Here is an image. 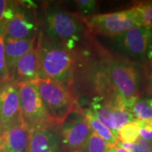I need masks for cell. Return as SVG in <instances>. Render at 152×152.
<instances>
[{"label": "cell", "mask_w": 152, "mask_h": 152, "mask_svg": "<svg viewBox=\"0 0 152 152\" xmlns=\"http://www.w3.org/2000/svg\"><path fill=\"white\" fill-rule=\"evenodd\" d=\"M77 8L83 14H91L94 10L96 1L93 0H78L75 1Z\"/></svg>", "instance_id": "obj_23"}, {"label": "cell", "mask_w": 152, "mask_h": 152, "mask_svg": "<svg viewBox=\"0 0 152 152\" xmlns=\"http://www.w3.org/2000/svg\"><path fill=\"white\" fill-rule=\"evenodd\" d=\"M30 129L23 119L0 127V151L29 152Z\"/></svg>", "instance_id": "obj_9"}, {"label": "cell", "mask_w": 152, "mask_h": 152, "mask_svg": "<svg viewBox=\"0 0 152 152\" xmlns=\"http://www.w3.org/2000/svg\"><path fill=\"white\" fill-rule=\"evenodd\" d=\"M53 127H42L30 130L29 152H58L60 135Z\"/></svg>", "instance_id": "obj_13"}, {"label": "cell", "mask_w": 152, "mask_h": 152, "mask_svg": "<svg viewBox=\"0 0 152 152\" xmlns=\"http://www.w3.org/2000/svg\"><path fill=\"white\" fill-rule=\"evenodd\" d=\"M140 137V127L136 122L123 125L118 132V140L123 143H135Z\"/></svg>", "instance_id": "obj_18"}, {"label": "cell", "mask_w": 152, "mask_h": 152, "mask_svg": "<svg viewBox=\"0 0 152 152\" xmlns=\"http://www.w3.org/2000/svg\"><path fill=\"white\" fill-rule=\"evenodd\" d=\"M148 57H149L150 62H151L152 64V45L150 46L149 49H148Z\"/></svg>", "instance_id": "obj_28"}, {"label": "cell", "mask_w": 152, "mask_h": 152, "mask_svg": "<svg viewBox=\"0 0 152 152\" xmlns=\"http://www.w3.org/2000/svg\"><path fill=\"white\" fill-rule=\"evenodd\" d=\"M140 127V137L147 140H152V120L148 121H136Z\"/></svg>", "instance_id": "obj_22"}, {"label": "cell", "mask_w": 152, "mask_h": 152, "mask_svg": "<svg viewBox=\"0 0 152 152\" xmlns=\"http://www.w3.org/2000/svg\"><path fill=\"white\" fill-rule=\"evenodd\" d=\"M116 37L125 52L135 57L143 56L152 45V31L142 26H134Z\"/></svg>", "instance_id": "obj_11"}, {"label": "cell", "mask_w": 152, "mask_h": 152, "mask_svg": "<svg viewBox=\"0 0 152 152\" xmlns=\"http://www.w3.org/2000/svg\"><path fill=\"white\" fill-rule=\"evenodd\" d=\"M22 118L18 85L12 80L0 84V127Z\"/></svg>", "instance_id": "obj_10"}, {"label": "cell", "mask_w": 152, "mask_h": 152, "mask_svg": "<svg viewBox=\"0 0 152 152\" xmlns=\"http://www.w3.org/2000/svg\"><path fill=\"white\" fill-rule=\"evenodd\" d=\"M39 78H46L66 87L71 83L75 61L71 49L40 35L37 45Z\"/></svg>", "instance_id": "obj_1"}, {"label": "cell", "mask_w": 152, "mask_h": 152, "mask_svg": "<svg viewBox=\"0 0 152 152\" xmlns=\"http://www.w3.org/2000/svg\"><path fill=\"white\" fill-rule=\"evenodd\" d=\"M36 38L30 39H5V57L9 74L20 57L35 47Z\"/></svg>", "instance_id": "obj_14"}, {"label": "cell", "mask_w": 152, "mask_h": 152, "mask_svg": "<svg viewBox=\"0 0 152 152\" xmlns=\"http://www.w3.org/2000/svg\"><path fill=\"white\" fill-rule=\"evenodd\" d=\"M11 1H5V0H0V24L2 23L4 19L5 18L6 13Z\"/></svg>", "instance_id": "obj_25"}, {"label": "cell", "mask_w": 152, "mask_h": 152, "mask_svg": "<svg viewBox=\"0 0 152 152\" xmlns=\"http://www.w3.org/2000/svg\"><path fill=\"white\" fill-rule=\"evenodd\" d=\"M151 87H152V72H151Z\"/></svg>", "instance_id": "obj_30"}, {"label": "cell", "mask_w": 152, "mask_h": 152, "mask_svg": "<svg viewBox=\"0 0 152 152\" xmlns=\"http://www.w3.org/2000/svg\"><path fill=\"white\" fill-rule=\"evenodd\" d=\"M61 125L64 145L71 152L80 151L92 132L84 113L73 111Z\"/></svg>", "instance_id": "obj_8"}, {"label": "cell", "mask_w": 152, "mask_h": 152, "mask_svg": "<svg viewBox=\"0 0 152 152\" xmlns=\"http://www.w3.org/2000/svg\"><path fill=\"white\" fill-rule=\"evenodd\" d=\"M149 144H150V145H151V147L152 148V140H151V141L149 142Z\"/></svg>", "instance_id": "obj_29"}, {"label": "cell", "mask_w": 152, "mask_h": 152, "mask_svg": "<svg viewBox=\"0 0 152 152\" xmlns=\"http://www.w3.org/2000/svg\"><path fill=\"white\" fill-rule=\"evenodd\" d=\"M113 104L102 96H96L91 103V111L99 122L112 132L118 140V134L114 130L112 109Z\"/></svg>", "instance_id": "obj_15"}, {"label": "cell", "mask_w": 152, "mask_h": 152, "mask_svg": "<svg viewBox=\"0 0 152 152\" xmlns=\"http://www.w3.org/2000/svg\"><path fill=\"white\" fill-rule=\"evenodd\" d=\"M109 73L118 94L120 103L126 109H130L139 100L135 71L130 66L114 62L110 65Z\"/></svg>", "instance_id": "obj_7"}, {"label": "cell", "mask_w": 152, "mask_h": 152, "mask_svg": "<svg viewBox=\"0 0 152 152\" xmlns=\"http://www.w3.org/2000/svg\"><path fill=\"white\" fill-rule=\"evenodd\" d=\"M21 115L30 129L56 126L47 111L34 82L18 85Z\"/></svg>", "instance_id": "obj_4"}, {"label": "cell", "mask_w": 152, "mask_h": 152, "mask_svg": "<svg viewBox=\"0 0 152 152\" xmlns=\"http://www.w3.org/2000/svg\"><path fill=\"white\" fill-rule=\"evenodd\" d=\"M6 38L30 39L36 38L37 26L35 14L30 7L11 1L2 21Z\"/></svg>", "instance_id": "obj_6"}, {"label": "cell", "mask_w": 152, "mask_h": 152, "mask_svg": "<svg viewBox=\"0 0 152 152\" xmlns=\"http://www.w3.org/2000/svg\"><path fill=\"white\" fill-rule=\"evenodd\" d=\"M0 152H6V151H0Z\"/></svg>", "instance_id": "obj_32"}, {"label": "cell", "mask_w": 152, "mask_h": 152, "mask_svg": "<svg viewBox=\"0 0 152 152\" xmlns=\"http://www.w3.org/2000/svg\"><path fill=\"white\" fill-rule=\"evenodd\" d=\"M5 39L4 26L2 22L0 24V84L11 80L6 62Z\"/></svg>", "instance_id": "obj_20"}, {"label": "cell", "mask_w": 152, "mask_h": 152, "mask_svg": "<svg viewBox=\"0 0 152 152\" xmlns=\"http://www.w3.org/2000/svg\"><path fill=\"white\" fill-rule=\"evenodd\" d=\"M84 114L86 117L87 123L90 125L91 131L101 137L111 147H115L118 140L115 138V137L112 134V132L109 129L106 128L96 119L91 109H85Z\"/></svg>", "instance_id": "obj_16"}, {"label": "cell", "mask_w": 152, "mask_h": 152, "mask_svg": "<svg viewBox=\"0 0 152 152\" xmlns=\"http://www.w3.org/2000/svg\"><path fill=\"white\" fill-rule=\"evenodd\" d=\"M10 80L17 85L35 82L39 78L37 47L24 54L17 61L9 74Z\"/></svg>", "instance_id": "obj_12"}, {"label": "cell", "mask_w": 152, "mask_h": 152, "mask_svg": "<svg viewBox=\"0 0 152 152\" xmlns=\"http://www.w3.org/2000/svg\"><path fill=\"white\" fill-rule=\"evenodd\" d=\"M34 83L55 125H61L75 110L73 95L67 87L51 80L38 78Z\"/></svg>", "instance_id": "obj_2"}, {"label": "cell", "mask_w": 152, "mask_h": 152, "mask_svg": "<svg viewBox=\"0 0 152 152\" xmlns=\"http://www.w3.org/2000/svg\"><path fill=\"white\" fill-rule=\"evenodd\" d=\"M112 119H113V128L115 132H118L123 125L128 123L136 122L137 119L130 111V109H126L123 105H121L119 102L113 104L112 109Z\"/></svg>", "instance_id": "obj_17"}, {"label": "cell", "mask_w": 152, "mask_h": 152, "mask_svg": "<svg viewBox=\"0 0 152 152\" xmlns=\"http://www.w3.org/2000/svg\"><path fill=\"white\" fill-rule=\"evenodd\" d=\"M85 21L93 33L111 37H116L134 26H141L134 7L111 14L89 16Z\"/></svg>", "instance_id": "obj_5"}, {"label": "cell", "mask_w": 152, "mask_h": 152, "mask_svg": "<svg viewBox=\"0 0 152 152\" xmlns=\"http://www.w3.org/2000/svg\"><path fill=\"white\" fill-rule=\"evenodd\" d=\"M48 37L63 44L69 49L80 39L83 27L80 20L56 6L48 7L46 11Z\"/></svg>", "instance_id": "obj_3"}, {"label": "cell", "mask_w": 152, "mask_h": 152, "mask_svg": "<svg viewBox=\"0 0 152 152\" xmlns=\"http://www.w3.org/2000/svg\"><path fill=\"white\" fill-rule=\"evenodd\" d=\"M110 146L101 137L91 132L87 139L86 143L80 150L81 152H106L109 149Z\"/></svg>", "instance_id": "obj_19"}, {"label": "cell", "mask_w": 152, "mask_h": 152, "mask_svg": "<svg viewBox=\"0 0 152 152\" xmlns=\"http://www.w3.org/2000/svg\"><path fill=\"white\" fill-rule=\"evenodd\" d=\"M141 26L152 31V2L138 3L134 7Z\"/></svg>", "instance_id": "obj_21"}, {"label": "cell", "mask_w": 152, "mask_h": 152, "mask_svg": "<svg viewBox=\"0 0 152 152\" xmlns=\"http://www.w3.org/2000/svg\"><path fill=\"white\" fill-rule=\"evenodd\" d=\"M106 152H128V151H125V150L124 149H123V148L116 147V146H115V147H112L111 149H109Z\"/></svg>", "instance_id": "obj_27"}, {"label": "cell", "mask_w": 152, "mask_h": 152, "mask_svg": "<svg viewBox=\"0 0 152 152\" xmlns=\"http://www.w3.org/2000/svg\"><path fill=\"white\" fill-rule=\"evenodd\" d=\"M116 147L123 148L128 152H143L141 147L136 143H123L118 141Z\"/></svg>", "instance_id": "obj_24"}, {"label": "cell", "mask_w": 152, "mask_h": 152, "mask_svg": "<svg viewBox=\"0 0 152 152\" xmlns=\"http://www.w3.org/2000/svg\"><path fill=\"white\" fill-rule=\"evenodd\" d=\"M136 144L141 147L143 152H152V148L149 141H147V140L140 137L137 140Z\"/></svg>", "instance_id": "obj_26"}, {"label": "cell", "mask_w": 152, "mask_h": 152, "mask_svg": "<svg viewBox=\"0 0 152 152\" xmlns=\"http://www.w3.org/2000/svg\"><path fill=\"white\" fill-rule=\"evenodd\" d=\"M73 152H81L80 151H73Z\"/></svg>", "instance_id": "obj_31"}]
</instances>
